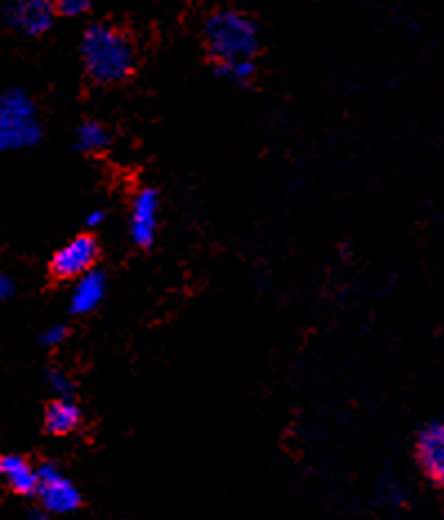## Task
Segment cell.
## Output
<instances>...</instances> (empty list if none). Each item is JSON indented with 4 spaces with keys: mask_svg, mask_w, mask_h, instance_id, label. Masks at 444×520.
Here are the masks:
<instances>
[{
    "mask_svg": "<svg viewBox=\"0 0 444 520\" xmlns=\"http://www.w3.org/2000/svg\"><path fill=\"white\" fill-rule=\"evenodd\" d=\"M76 146L83 152H99L110 146V132L99 121H85L76 130Z\"/></svg>",
    "mask_w": 444,
    "mask_h": 520,
    "instance_id": "obj_12",
    "label": "cell"
},
{
    "mask_svg": "<svg viewBox=\"0 0 444 520\" xmlns=\"http://www.w3.org/2000/svg\"><path fill=\"white\" fill-rule=\"evenodd\" d=\"M94 0H54L56 12H61L65 16H81L88 12Z\"/></svg>",
    "mask_w": 444,
    "mask_h": 520,
    "instance_id": "obj_15",
    "label": "cell"
},
{
    "mask_svg": "<svg viewBox=\"0 0 444 520\" xmlns=\"http://www.w3.org/2000/svg\"><path fill=\"white\" fill-rule=\"evenodd\" d=\"M81 425V409L72 400H54L45 411V427L54 436H67Z\"/></svg>",
    "mask_w": 444,
    "mask_h": 520,
    "instance_id": "obj_11",
    "label": "cell"
},
{
    "mask_svg": "<svg viewBox=\"0 0 444 520\" xmlns=\"http://www.w3.org/2000/svg\"><path fill=\"white\" fill-rule=\"evenodd\" d=\"M96 257H99V246L90 235H79L56 250L50 268L52 275L59 279H76L85 273L94 271Z\"/></svg>",
    "mask_w": 444,
    "mask_h": 520,
    "instance_id": "obj_5",
    "label": "cell"
},
{
    "mask_svg": "<svg viewBox=\"0 0 444 520\" xmlns=\"http://www.w3.org/2000/svg\"><path fill=\"white\" fill-rule=\"evenodd\" d=\"M36 476V496L41 498V507L47 514H72L81 507V491L54 462H43L36 469Z\"/></svg>",
    "mask_w": 444,
    "mask_h": 520,
    "instance_id": "obj_4",
    "label": "cell"
},
{
    "mask_svg": "<svg viewBox=\"0 0 444 520\" xmlns=\"http://www.w3.org/2000/svg\"><path fill=\"white\" fill-rule=\"evenodd\" d=\"M81 59L90 79L114 85L128 79L134 70V47L121 30L105 23L90 25L81 41Z\"/></svg>",
    "mask_w": 444,
    "mask_h": 520,
    "instance_id": "obj_1",
    "label": "cell"
},
{
    "mask_svg": "<svg viewBox=\"0 0 444 520\" xmlns=\"http://www.w3.org/2000/svg\"><path fill=\"white\" fill-rule=\"evenodd\" d=\"M47 384H50V389L54 391L56 398H70L72 391H74V384L70 380V375L59 371V369H52L47 373Z\"/></svg>",
    "mask_w": 444,
    "mask_h": 520,
    "instance_id": "obj_14",
    "label": "cell"
},
{
    "mask_svg": "<svg viewBox=\"0 0 444 520\" xmlns=\"http://www.w3.org/2000/svg\"><path fill=\"white\" fill-rule=\"evenodd\" d=\"M204 41L208 54L221 63L255 61L259 50L257 25L237 9H217L204 25Z\"/></svg>",
    "mask_w": 444,
    "mask_h": 520,
    "instance_id": "obj_2",
    "label": "cell"
},
{
    "mask_svg": "<svg viewBox=\"0 0 444 520\" xmlns=\"http://www.w3.org/2000/svg\"><path fill=\"white\" fill-rule=\"evenodd\" d=\"M0 478L21 496H36L38 476L36 467H32L23 456L7 454L0 456Z\"/></svg>",
    "mask_w": 444,
    "mask_h": 520,
    "instance_id": "obj_9",
    "label": "cell"
},
{
    "mask_svg": "<svg viewBox=\"0 0 444 520\" xmlns=\"http://www.w3.org/2000/svg\"><path fill=\"white\" fill-rule=\"evenodd\" d=\"M217 74L230 83H248L255 76V61H233L217 65Z\"/></svg>",
    "mask_w": 444,
    "mask_h": 520,
    "instance_id": "obj_13",
    "label": "cell"
},
{
    "mask_svg": "<svg viewBox=\"0 0 444 520\" xmlns=\"http://www.w3.org/2000/svg\"><path fill=\"white\" fill-rule=\"evenodd\" d=\"M65 337H67L65 326L63 324H54V326H47V329L41 335V340H43L45 346H59V344L65 342Z\"/></svg>",
    "mask_w": 444,
    "mask_h": 520,
    "instance_id": "obj_16",
    "label": "cell"
},
{
    "mask_svg": "<svg viewBox=\"0 0 444 520\" xmlns=\"http://www.w3.org/2000/svg\"><path fill=\"white\" fill-rule=\"evenodd\" d=\"M105 297V277L99 271H90L76 277L74 291L70 297V308L76 315H88Z\"/></svg>",
    "mask_w": 444,
    "mask_h": 520,
    "instance_id": "obj_10",
    "label": "cell"
},
{
    "mask_svg": "<svg viewBox=\"0 0 444 520\" xmlns=\"http://www.w3.org/2000/svg\"><path fill=\"white\" fill-rule=\"evenodd\" d=\"M27 520H47V512L45 509L41 507H34V509H30V514H27Z\"/></svg>",
    "mask_w": 444,
    "mask_h": 520,
    "instance_id": "obj_19",
    "label": "cell"
},
{
    "mask_svg": "<svg viewBox=\"0 0 444 520\" xmlns=\"http://www.w3.org/2000/svg\"><path fill=\"white\" fill-rule=\"evenodd\" d=\"M103 221H105V213H103V210H94V213L88 215V226H90V228L101 226Z\"/></svg>",
    "mask_w": 444,
    "mask_h": 520,
    "instance_id": "obj_18",
    "label": "cell"
},
{
    "mask_svg": "<svg viewBox=\"0 0 444 520\" xmlns=\"http://www.w3.org/2000/svg\"><path fill=\"white\" fill-rule=\"evenodd\" d=\"M159 226V195L157 190L143 188L132 201V213H130V235L132 242L148 248L154 237H157Z\"/></svg>",
    "mask_w": 444,
    "mask_h": 520,
    "instance_id": "obj_8",
    "label": "cell"
},
{
    "mask_svg": "<svg viewBox=\"0 0 444 520\" xmlns=\"http://www.w3.org/2000/svg\"><path fill=\"white\" fill-rule=\"evenodd\" d=\"M415 460L422 476L444 491V420L431 422L415 438Z\"/></svg>",
    "mask_w": 444,
    "mask_h": 520,
    "instance_id": "obj_6",
    "label": "cell"
},
{
    "mask_svg": "<svg viewBox=\"0 0 444 520\" xmlns=\"http://www.w3.org/2000/svg\"><path fill=\"white\" fill-rule=\"evenodd\" d=\"M41 121L34 101L23 90L0 94V152H16L41 141Z\"/></svg>",
    "mask_w": 444,
    "mask_h": 520,
    "instance_id": "obj_3",
    "label": "cell"
},
{
    "mask_svg": "<svg viewBox=\"0 0 444 520\" xmlns=\"http://www.w3.org/2000/svg\"><path fill=\"white\" fill-rule=\"evenodd\" d=\"M14 295V279L0 271V300H9Z\"/></svg>",
    "mask_w": 444,
    "mask_h": 520,
    "instance_id": "obj_17",
    "label": "cell"
},
{
    "mask_svg": "<svg viewBox=\"0 0 444 520\" xmlns=\"http://www.w3.org/2000/svg\"><path fill=\"white\" fill-rule=\"evenodd\" d=\"M7 23L23 36H43L54 25V0H14L7 7Z\"/></svg>",
    "mask_w": 444,
    "mask_h": 520,
    "instance_id": "obj_7",
    "label": "cell"
}]
</instances>
